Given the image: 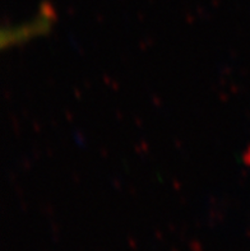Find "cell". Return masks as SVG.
Instances as JSON below:
<instances>
[{"mask_svg": "<svg viewBox=\"0 0 250 251\" xmlns=\"http://www.w3.org/2000/svg\"><path fill=\"white\" fill-rule=\"evenodd\" d=\"M56 23L55 12L51 6L42 5L40 12L28 21L16 23L1 29V48H16L37 37L49 35Z\"/></svg>", "mask_w": 250, "mask_h": 251, "instance_id": "cell-1", "label": "cell"}]
</instances>
